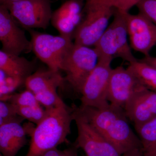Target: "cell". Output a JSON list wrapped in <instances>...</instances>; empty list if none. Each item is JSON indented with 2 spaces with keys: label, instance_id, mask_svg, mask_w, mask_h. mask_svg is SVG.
<instances>
[{
  "label": "cell",
  "instance_id": "cell-16",
  "mask_svg": "<svg viewBox=\"0 0 156 156\" xmlns=\"http://www.w3.org/2000/svg\"><path fill=\"white\" fill-rule=\"evenodd\" d=\"M34 69V65L33 62L20 56L0 50V70L7 76L25 81L32 74Z\"/></svg>",
  "mask_w": 156,
  "mask_h": 156
},
{
  "label": "cell",
  "instance_id": "cell-25",
  "mask_svg": "<svg viewBox=\"0 0 156 156\" xmlns=\"http://www.w3.org/2000/svg\"><path fill=\"white\" fill-rule=\"evenodd\" d=\"M16 112L15 106L8 101H0V126L12 122H22L24 120Z\"/></svg>",
  "mask_w": 156,
  "mask_h": 156
},
{
  "label": "cell",
  "instance_id": "cell-32",
  "mask_svg": "<svg viewBox=\"0 0 156 156\" xmlns=\"http://www.w3.org/2000/svg\"><path fill=\"white\" fill-rule=\"evenodd\" d=\"M138 156H144L143 152L141 153Z\"/></svg>",
  "mask_w": 156,
  "mask_h": 156
},
{
  "label": "cell",
  "instance_id": "cell-8",
  "mask_svg": "<svg viewBox=\"0 0 156 156\" xmlns=\"http://www.w3.org/2000/svg\"><path fill=\"white\" fill-rule=\"evenodd\" d=\"M15 20L27 29H46L51 22L53 12L50 0H20L4 2Z\"/></svg>",
  "mask_w": 156,
  "mask_h": 156
},
{
  "label": "cell",
  "instance_id": "cell-13",
  "mask_svg": "<svg viewBox=\"0 0 156 156\" xmlns=\"http://www.w3.org/2000/svg\"><path fill=\"white\" fill-rule=\"evenodd\" d=\"M124 111L137 129L156 116V92L142 87L129 99Z\"/></svg>",
  "mask_w": 156,
  "mask_h": 156
},
{
  "label": "cell",
  "instance_id": "cell-15",
  "mask_svg": "<svg viewBox=\"0 0 156 156\" xmlns=\"http://www.w3.org/2000/svg\"><path fill=\"white\" fill-rule=\"evenodd\" d=\"M21 123L12 122L0 126V151L3 156H16L26 144L29 125L22 126Z\"/></svg>",
  "mask_w": 156,
  "mask_h": 156
},
{
  "label": "cell",
  "instance_id": "cell-31",
  "mask_svg": "<svg viewBox=\"0 0 156 156\" xmlns=\"http://www.w3.org/2000/svg\"><path fill=\"white\" fill-rule=\"evenodd\" d=\"M144 156H156V151H155V152H154L152 153V154L147 155Z\"/></svg>",
  "mask_w": 156,
  "mask_h": 156
},
{
  "label": "cell",
  "instance_id": "cell-27",
  "mask_svg": "<svg viewBox=\"0 0 156 156\" xmlns=\"http://www.w3.org/2000/svg\"><path fill=\"white\" fill-rule=\"evenodd\" d=\"M76 147L60 150L57 148L46 152L41 156H78Z\"/></svg>",
  "mask_w": 156,
  "mask_h": 156
},
{
  "label": "cell",
  "instance_id": "cell-30",
  "mask_svg": "<svg viewBox=\"0 0 156 156\" xmlns=\"http://www.w3.org/2000/svg\"><path fill=\"white\" fill-rule=\"evenodd\" d=\"M20 1V0H0V2H17V1Z\"/></svg>",
  "mask_w": 156,
  "mask_h": 156
},
{
  "label": "cell",
  "instance_id": "cell-21",
  "mask_svg": "<svg viewBox=\"0 0 156 156\" xmlns=\"http://www.w3.org/2000/svg\"><path fill=\"white\" fill-rule=\"evenodd\" d=\"M14 106L18 115L36 125L43 121L48 112V110L43 108L41 105L35 106Z\"/></svg>",
  "mask_w": 156,
  "mask_h": 156
},
{
  "label": "cell",
  "instance_id": "cell-20",
  "mask_svg": "<svg viewBox=\"0 0 156 156\" xmlns=\"http://www.w3.org/2000/svg\"><path fill=\"white\" fill-rule=\"evenodd\" d=\"M1 101H8L15 106H35L41 105L35 95L28 89L19 93L11 94L1 97Z\"/></svg>",
  "mask_w": 156,
  "mask_h": 156
},
{
  "label": "cell",
  "instance_id": "cell-17",
  "mask_svg": "<svg viewBox=\"0 0 156 156\" xmlns=\"http://www.w3.org/2000/svg\"><path fill=\"white\" fill-rule=\"evenodd\" d=\"M64 80L59 71L48 68L38 70L32 74L27 78L24 84L26 89L36 94L49 89H57Z\"/></svg>",
  "mask_w": 156,
  "mask_h": 156
},
{
  "label": "cell",
  "instance_id": "cell-29",
  "mask_svg": "<svg viewBox=\"0 0 156 156\" xmlns=\"http://www.w3.org/2000/svg\"><path fill=\"white\" fill-rule=\"evenodd\" d=\"M143 152L142 149L136 148L123 154L121 156H138Z\"/></svg>",
  "mask_w": 156,
  "mask_h": 156
},
{
  "label": "cell",
  "instance_id": "cell-24",
  "mask_svg": "<svg viewBox=\"0 0 156 156\" xmlns=\"http://www.w3.org/2000/svg\"><path fill=\"white\" fill-rule=\"evenodd\" d=\"M0 97L11 95L25 81L21 79L7 76L0 70Z\"/></svg>",
  "mask_w": 156,
  "mask_h": 156
},
{
  "label": "cell",
  "instance_id": "cell-3",
  "mask_svg": "<svg viewBox=\"0 0 156 156\" xmlns=\"http://www.w3.org/2000/svg\"><path fill=\"white\" fill-rule=\"evenodd\" d=\"M128 36L124 12L115 9L113 19L94 47L98 59L112 61L115 58H120L128 63L136 60Z\"/></svg>",
  "mask_w": 156,
  "mask_h": 156
},
{
  "label": "cell",
  "instance_id": "cell-2",
  "mask_svg": "<svg viewBox=\"0 0 156 156\" xmlns=\"http://www.w3.org/2000/svg\"><path fill=\"white\" fill-rule=\"evenodd\" d=\"M48 110L44 119L30 134L31 141L26 156H41L65 142L74 121L73 108L64 105Z\"/></svg>",
  "mask_w": 156,
  "mask_h": 156
},
{
  "label": "cell",
  "instance_id": "cell-28",
  "mask_svg": "<svg viewBox=\"0 0 156 156\" xmlns=\"http://www.w3.org/2000/svg\"><path fill=\"white\" fill-rule=\"evenodd\" d=\"M141 60L156 68V57H152L150 56H145Z\"/></svg>",
  "mask_w": 156,
  "mask_h": 156
},
{
  "label": "cell",
  "instance_id": "cell-6",
  "mask_svg": "<svg viewBox=\"0 0 156 156\" xmlns=\"http://www.w3.org/2000/svg\"><path fill=\"white\" fill-rule=\"evenodd\" d=\"M98 60L94 48L74 44L63 60L62 70L66 74V80L75 91L80 93L84 82Z\"/></svg>",
  "mask_w": 156,
  "mask_h": 156
},
{
  "label": "cell",
  "instance_id": "cell-34",
  "mask_svg": "<svg viewBox=\"0 0 156 156\" xmlns=\"http://www.w3.org/2000/svg\"><path fill=\"white\" fill-rule=\"evenodd\" d=\"M65 1H66V0H65Z\"/></svg>",
  "mask_w": 156,
  "mask_h": 156
},
{
  "label": "cell",
  "instance_id": "cell-5",
  "mask_svg": "<svg viewBox=\"0 0 156 156\" xmlns=\"http://www.w3.org/2000/svg\"><path fill=\"white\" fill-rule=\"evenodd\" d=\"M114 12V9L107 6L85 4V16L73 34L74 43L94 47L107 28Z\"/></svg>",
  "mask_w": 156,
  "mask_h": 156
},
{
  "label": "cell",
  "instance_id": "cell-22",
  "mask_svg": "<svg viewBox=\"0 0 156 156\" xmlns=\"http://www.w3.org/2000/svg\"><path fill=\"white\" fill-rule=\"evenodd\" d=\"M37 100L46 109H51L64 105V103L57 92V89H51L35 94Z\"/></svg>",
  "mask_w": 156,
  "mask_h": 156
},
{
  "label": "cell",
  "instance_id": "cell-10",
  "mask_svg": "<svg viewBox=\"0 0 156 156\" xmlns=\"http://www.w3.org/2000/svg\"><path fill=\"white\" fill-rule=\"evenodd\" d=\"M0 41L1 50L9 54L20 56L32 51L31 41L16 24L9 10L2 4L0 5Z\"/></svg>",
  "mask_w": 156,
  "mask_h": 156
},
{
  "label": "cell",
  "instance_id": "cell-33",
  "mask_svg": "<svg viewBox=\"0 0 156 156\" xmlns=\"http://www.w3.org/2000/svg\"><path fill=\"white\" fill-rule=\"evenodd\" d=\"M0 156H4L2 154H0Z\"/></svg>",
  "mask_w": 156,
  "mask_h": 156
},
{
  "label": "cell",
  "instance_id": "cell-4",
  "mask_svg": "<svg viewBox=\"0 0 156 156\" xmlns=\"http://www.w3.org/2000/svg\"><path fill=\"white\" fill-rule=\"evenodd\" d=\"M31 36L32 51L48 68L56 71L62 70L65 58L74 43L72 38L59 35L53 36L28 30Z\"/></svg>",
  "mask_w": 156,
  "mask_h": 156
},
{
  "label": "cell",
  "instance_id": "cell-12",
  "mask_svg": "<svg viewBox=\"0 0 156 156\" xmlns=\"http://www.w3.org/2000/svg\"><path fill=\"white\" fill-rule=\"evenodd\" d=\"M144 87L129 69L118 66L112 70L108 89V100L111 105L124 109L131 96Z\"/></svg>",
  "mask_w": 156,
  "mask_h": 156
},
{
  "label": "cell",
  "instance_id": "cell-9",
  "mask_svg": "<svg viewBox=\"0 0 156 156\" xmlns=\"http://www.w3.org/2000/svg\"><path fill=\"white\" fill-rule=\"evenodd\" d=\"M73 115L78 131L76 147L83 149L86 156H122L74 108Z\"/></svg>",
  "mask_w": 156,
  "mask_h": 156
},
{
  "label": "cell",
  "instance_id": "cell-11",
  "mask_svg": "<svg viewBox=\"0 0 156 156\" xmlns=\"http://www.w3.org/2000/svg\"><path fill=\"white\" fill-rule=\"evenodd\" d=\"M131 48L145 56L156 45V25L141 13L124 12Z\"/></svg>",
  "mask_w": 156,
  "mask_h": 156
},
{
  "label": "cell",
  "instance_id": "cell-1",
  "mask_svg": "<svg viewBox=\"0 0 156 156\" xmlns=\"http://www.w3.org/2000/svg\"><path fill=\"white\" fill-rule=\"evenodd\" d=\"M74 108L121 155L134 149H142L139 137L130 127L124 109L110 104L102 109L81 105Z\"/></svg>",
  "mask_w": 156,
  "mask_h": 156
},
{
  "label": "cell",
  "instance_id": "cell-7",
  "mask_svg": "<svg viewBox=\"0 0 156 156\" xmlns=\"http://www.w3.org/2000/svg\"><path fill=\"white\" fill-rule=\"evenodd\" d=\"M112 62L98 59L97 65L86 79L81 89V105L98 109L109 106L107 93L112 70Z\"/></svg>",
  "mask_w": 156,
  "mask_h": 156
},
{
  "label": "cell",
  "instance_id": "cell-14",
  "mask_svg": "<svg viewBox=\"0 0 156 156\" xmlns=\"http://www.w3.org/2000/svg\"><path fill=\"white\" fill-rule=\"evenodd\" d=\"M86 0H66L52 13L51 23L60 35L73 37L84 14Z\"/></svg>",
  "mask_w": 156,
  "mask_h": 156
},
{
  "label": "cell",
  "instance_id": "cell-26",
  "mask_svg": "<svg viewBox=\"0 0 156 156\" xmlns=\"http://www.w3.org/2000/svg\"><path fill=\"white\" fill-rule=\"evenodd\" d=\"M136 6L139 13L156 25V0H141Z\"/></svg>",
  "mask_w": 156,
  "mask_h": 156
},
{
  "label": "cell",
  "instance_id": "cell-18",
  "mask_svg": "<svg viewBox=\"0 0 156 156\" xmlns=\"http://www.w3.org/2000/svg\"><path fill=\"white\" fill-rule=\"evenodd\" d=\"M143 86L156 92V68L146 62L136 59L129 63L128 67Z\"/></svg>",
  "mask_w": 156,
  "mask_h": 156
},
{
  "label": "cell",
  "instance_id": "cell-19",
  "mask_svg": "<svg viewBox=\"0 0 156 156\" xmlns=\"http://www.w3.org/2000/svg\"><path fill=\"white\" fill-rule=\"evenodd\" d=\"M138 134L144 156L156 151V116L135 129Z\"/></svg>",
  "mask_w": 156,
  "mask_h": 156
},
{
  "label": "cell",
  "instance_id": "cell-23",
  "mask_svg": "<svg viewBox=\"0 0 156 156\" xmlns=\"http://www.w3.org/2000/svg\"><path fill=\"white\" fill-rule=\"evenodd\" d=\"M141 0H86V5L107 6L122 12H127Z\"/></svg>",
  "mask_w": 156,
  "mask_h": 156
}]
</instances>
